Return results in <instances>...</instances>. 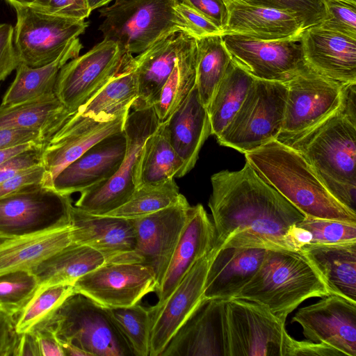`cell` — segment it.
Returning <instances> with one entry per match:
<instances>
[{"label":"cell","instance_id":"obj_20","mask_svg":"<svg viewBox=\"0 0 356 356\" xmlns=\"http://www.w3.org/2000/svg\"><path fill=\"white\" fill-rule=\"evenodd\" d=\"M72 242L99 252L106 263H138L133 219L97 216L73 206L71 213Z\"/></svg>","mask_w":356,"mask_h":356},{"label":"cell","instance_id":"obj_39","mask_svg":"<svg viewBox=\"0 0 356 356\" xmlns=\"http://www.w3.org/2000/svg\"><path fill=\"white\" fill-rule=\"evenodd\" d=\"M181 195L174 179L159 184H143L136 188L124 204L104 216L140 218L174 204Z\"/></svg>","mask_w":356,"mask_h":356},{"label":"cell","instance_id":"obj_32","mask_svg":"<svg viewBox=\"0 0 356 356\" xmlns=\"http://www.w3.org/2000/svg\"><path fill=\"white\" fill-rule=\"evenodd\" d=\"M71 115L54 92L50 93L16 105H0V129L37 130L43 134L45 143Z\"/></svg>","mask_w":356,"mask_h":356},{"label":"cell","instance_id":"obj_50","mask_svg":"<svg viewBox=\"0 0 356 356\" xmlns=\"http://www.w3.org/2000/svg\"><path fill=\"white\" fill-rule=\"evenodd\" d=\"M179 1L209 19L222 31L223 35L229 16L228 6L225 0H179Z\"/></svg>","mask_w":356,"mask_h":356},{"label":"cell","instance_id":"obj_29","mask_svg":"<svg viewBox=\"0 0 356 356\" xmlns=\"http://www.w3.org/2000/svg\"><path fill=\"white\" fill-rule=\"evenodd\" d=\"M300 250L321 274L331 293L356 301V241L307 244Z\"/></svg>","mask_w":356,"mask_h":356},{"label":"cell","instance_id":"obj_48","mask_svg":"<svg viewBox=\"0 0 356 356\" xmlns=\"http://www.w3.org/2000/svg\"><path fill=\"white\" fill-rule=\"evenodd\" d=\"M32 6L49 13L77 19H85L91 13L87 0H37Z\"/></svg>","mask_w":356,"mask_h":356},{"label":"cell","instance_id":"obj_14","mask_svg":"<svg viewBox=\"0 0 356 356\" xmlns=\"http://www.w3.org/2000/svg\"><path fill=\"white\" fill-rule=\"evenodd\" d=\"M286 84L284 119L277 140L310 130L341 107L343 83L321 75L309 67Z\"/></svg>","mask_w":356,"mask_h":356},{"label":"cell","instance_id":"obj_15","mask_svg":"<svg viewBox=\"0 0 356 356\" xmlns=\"http://www.w3.org/2000/svg\"><path fill=\"white\" fill-rule=\"evenodd\" d=\"M129 111L130 109L108 118L72 113L44 143V186L53 188L54 179L67 165L103 138L123 131Z\"/></svg>","mask_w":356,"mask_h":356},{"label":"cell","instance_id":"obj_40","mask_svg":"<svg viewBox=\"0 0 356 356\" xmlns=\"http://www.w3.org/2000/svg\"><path fill=\"white\" fill-rule=\"evenodd\" d=\"M131 346L135 356H149L152 314L138 303L126 307L106 308Z\"/></svg>","mask_w":356,"mask_h":356},{"label":"cell","instance_id":"obj_27","mask_svg":"<svg viewBox=\"0 0 356 356\" xmlns=\"http://www.w3.org/2000/svg\"><path fill=\"white\" fill-rule=\"evenodd\" d=\"M227 6L229 16L223 35L269 41L296 38L304 31L300 21L287 12L250 5L242 0L229 1Z\"/></svg>","mask_w":356,"mask_h":356},{"label":"cell","instance_id":"obj_58","mask_svg":"<svg viewBox=\"0 0 356 356\" xmlns=\"http://www.w3.org/2000/svg\"><path fill=\"white\" fill-rule=\"evenodd\" d=\"M39 143H27L10 148L0 149V165L13 156L28 149Z\"/></svg>","mask_w":356,"mask_h":356},{"label":"cell","instance_id":"obj_17","mask_svg":"<svg viewBox=\"0 0 356 356\" xmlns=\"http://www.w3.org/2000/svg\"><path fill=\"white\" fill-rule=\"evenodd\" d=\"M191 205L181 194L174 204L133 219L139 264L150 268L159 288L188 216ZM155 291V292H156Z\"/></svg>","mask_w":356,"mask_h":356},{"label":"cell","instance_id":"obj_43","mask_svg":"<svg viewBox=\"0 0 356 356\" xmlns=\"http://www.w3.org/2000/svg\"><path fill=\"white\" fill-rule=\"evenodd\" d=\"M297 226L312 236L309 244H332L356 241V222L305 216Z\"/></svg>","mask_w":356,"mask_h":356},{"label":"cell","instance_id":"obj_34","mask_svg":"<svg viewBox=\"0 0 356 356\" xmlns=\"http://www.w3.org/2000/svg\"><path fill=\"white\" fill-rule=\"evenodd\" d=\"M184 162L172 147L163 123L145 140L135 175L136 187L181 177Z\"/></svg>","mask_w":356,"mask_h":356},{"label":"cell","instance_id":"obj_24","mask_svg":"<svg viewBox=\"0 0 356 356\" xmlns=\"http://www.w3.org/2000/svg\"><path fill=\"white\" fill-rule=\"evenodd\" d=\"M301 42L313 70L341 83H356V38L316 25L302 31Z\"/></svg>","mask_w":356,"mask_h":356},{"label":"cell","instance_id":"obj_19","mask_svg":"<svg viewBox=\"0 0 356 356\" xmlns=\"http://www.w3.org/2000/svg\"><path fill=\"white\" fill-rule=\"evenodd\" d=\"M225 300L202 298L160 356H229Z\"/></svg>","mask_w":356,"mask_h":356},{"label":"cell","instance_id":"obj_22","mask_svg":"<svg viewBox=\"0 0 356 356\" xmlns=\"http://www.w3.org/2000/svg\"><path fill=\"white\" fill-rule=\"evenodd\" d=\"M126 149L123 131L108 136L60 171L54 179L52 187L70 195L106 181L120 168Z\"/></svg>","mask_w":356,"mask_h":356},{"label":"cell","instance_id":"obj_6","mask_svg":"<svg viewBox=\"0 0 356 356\" xmlns=\"http://www.w3.org/2000/svg\"><path fill=\"white\" fill-rule=\"evenodd\" d=\"M287 91L286 83L255 79L240 108L216 138L218 143L245 154L277 139Z\"/></svg>","mask_w":356,"mask_h":356},{"label":"cell","instance_id":"obj_37","mask_svg":"<svg viewBox=\"0 0 356 356\" xmlns=\"http://www.w3.org/2000/svg\"><path fill=\"white\" fill-rule=\"evenodd\" d=\"M138 96V81L133 58L126 68L75 113L97 118L115 117L131 109Z\"/></svg>","mask_w":356,"mask_h":356},{"label":"cell","instance_id":"obj_12","mask_svg":"<svg viewBox=\"0 0 356 356\" xmlns=\"http://www.w3.org/2000/svg\"><path fill=\"white\" fill-rule=\"evenodd\" d=\"M70 195L43 184L0 197V234L18 237L71 225Z\"/></svg>","mask_w":356,"mask_h":356},{"label":"cell","instance_id":"obj_47","mask_svg":"<svg viewBox=\"0 0 356 356\" xmlns=\"http://www.w3.org/2000/svg\"><path fill=\"white\" fill-rule=\"evenodd\" d=\"M44 144L39 143L8 159L0 165V183L19 172L42 164Z\"/></svg>","mask_w":356,"mask_h":356},{"label":"cell","instance_id":"obj_35","mask_svg":"<svg viewBox=\"0 0 356 356\" xmlns=\"http://www.w3.org/2000/svg\"><path fill=\"white\" fill-rule=\"evenodd\" d=\"M254 78L232 60L207 108L211 135L218 138L242 105Z\"/></svg>","mask_w":356,"mask_h":356},{"label":"cell","instance_id":"obj_10","mask_svg":"<svg viewBox=\"0 0 356 356\" xmlns=\"http://www.w3.org/2000/svg\"><path fill=\"white\" fill-rule=\"evenodd\" d=\"M159 124L154 106L129 111L123 127L127 149L120 168L106 181L81 192L74 207L104 216L124 204L136 188V167L144 143Z\"/></svg>","mask_w":356,"mask_h":356},{"label":"cell","instance_id":"obj_4","mask_svg":"<svg viewBox=\"0 0 356 356\" xmlns=\"http://www.w3.org/2000/svg\"><path fill=\"white\" fill-rule=\"evenodd\" d=\"M179 0H115L99 10V26L104 40L124 51L140 54L159 40L177 31L186 32L175 10Z\"/></svg>","mask_w":356,"mask_h":356},{"label":"cell","instance_id":"obj_28","mask_svg":"<svg viewBox=\"0 0 356 356\" xmlns=\"http://www.w3.org/2000/svg\"><path fill=\"white\" fill-rule=\"evenodd\" d=\"M163 124L172 147L184 162L181 177H184L194 168L201 147L211 135L208 112L195 85Z\"/></svg>","mask_w":356,"mask_h":356},{"label":"cell","instance_id":"obj_55","mask_svg":"<svg viewBox=\"0 0 356 356\" xmlns=\"http://www.w3.org/2000/svg\"><path fill=\"white\" fill-rule=\"evenodd\" d=\"M31 331L37 338L40 355L65 356L61 345L52 331L42 327H35Z\"/></svg>","mask_w":356,"mask_h":356},{"label":"cell","instance_id":"obj_13","mask_svg":"<svg viewBox=\"0 0 356 356\" xmlns=\"http://www.w3.org/2000/svg\"><path fill=\"white\" fill-rule=\"evenodd\" d=\"M222 39L232 60L256 79L286 83L309 68L301 35L269 41L238 35Z\"/></svg>","mask_w":356,"mask_h":356},{"label":"cell","instance_id":"obj_59","mask_svg":"<svg viewBox=\"0 0 356 356\" xmlns=\"http://www.w3.org/2000/svg\"><path fill=\"white\" fill-rule=\"evenodd\" d=\"M65 356H90L88 353L70 341H59Z\"/></svg>","mask_w":356,"mask_h":356},{"label":"cell","instance_id":"obj_60","mask_svg":"<svg viewBox=\"0 0 356 356\" xmlns=\"http://www.w3.org/2000/svg\"><path fill=\"white\" fill-rule=\"evenodd\" d=\"M113 0H87L88 5L91 12L98 8L106 6Z\"/></svg>","mask_w":356,"mask_h":356},{"label":"cell","instance_id":"obj_1","mask_svg":"<svg viewBox=\"0 0 356 356\" xmlns=\"http://www.w3.org/2000/svg\"><path fill=\"white\" fill-rule=\"evenodd\" d=\"M209 200L216 240L213 249L254 248L298 250L293 234L305 215L246 161L239 170L211 177Z\"/></svg>","mask_w":356,"mask_h":356},{"label":"cell","instance_id":"obj_30","mask_svg":"<svg viewBox=\"0 0 356 356\" xmlns=\"http://www.w3.org/2000/svg\"><path fill=\"white\" fill-rule=\"evenodd\" d=\"M72 243L71 225L14 237L0 245V275L31 270Z\"/></svg>","mask_w":356,"mask_h":356},{"label":"cell","instance_id":"obj_9","mask_svg":"<svg viewBox=\"0 0 356 356\" xmlns=\"http://www.w3.org/2000/svg\"><path fill=\"white\" fill-rule=\"evenodd\" d=\"M134 56L103 39L88 51L67 61L59 70L54 94L70 113L90 100L126 68Z\"/></svg>","mask_w":356,"mask_h":356},{"label":"cell","instance_id":"obj_52","mask_svg":"<svg viewBox=\"0 0 356 356\" xmlns=\"http://www.w3.org/2000/svg\"><path fill=\"white\" fill-rule=\"evenodd\" d=\"M20 337L15 318L0 311V356H17Z\"/></svg>","mask_w":356,"mask_h":356},{"label":"cell","instance_id":"obj_49","mask_svg":"<svg viewBox=\"0 0 356 356\" xmlns=\"http://www.w3.org/2000/svg\"><path fill=\"white\" fill-rule=\"evenodd\" d=\"M19 63L14 44V27L0 23V81L16 70Z\"/></svg>","mask_w":356,"mask_h":356},{"label":"cell","instance_id":"obj_53","mask_svg":"<svg viewBox=\"0 0 356 356\" xmlns=\"http://www.w3.org/2000/svg\"><path fill=\"white\" fill-rule=\"evenodd\" d=\"M316 172L330 193L340 203L355 211L356 185L338 181L320 172Z\"/></svg>","mask_w":356,"mask_h":356},{"label":"cell","instance_id":"obj_8","mask_svg":"<svg viewBox=\"0 0 356 356\" xmlns=\"http://www.w3.org/2000/svg\"><path fill=\"white\" fill-rule=\"evenodd\" d=\"M229 356H294L297 340L285 323L252 301L225 300Z\"/></svg>","mask_w":356,"mask_h":356},{"label":"cell","instance_id":"obj_31","mask_svg":"<svg viewBox=\"0 0 356 356\" xmlns=\"http://www.w3.org/2000/svg\"><path fill=\"white\" fill-rule=\"evenodd\" d=\"M82 48L76 38L72 40L60 55L49 64L31 67L19 63L15 77L3 95L1 105H16L54 93L59 70L67 61L78 56Z\"/></svg>","mask_w":356,"mask_h":356},{"label":"cell","instance_id":"obj_44","mask_svg":"<svg viewBox=\"0 0 356 356\" xmlns=\"http://www.w3.org/2000/svg\"><path fill=\"white\" fill-rule=\"evenodd\" d=\"M253 6L275 9L293 14L304 30L318 25L325 15L323 0H242Z\"/></svg>","mask_w":356,"mask_h":356},{"label":"cell","instance_id":"obj_62","mask_svg":"<svg viewBox=\"0 0 356 356\" xmlns=\"http://www.w3.org/2000/svg\"><path fill=\"white\" fill-rule=\"evenodd\" d=\"M14 237L8 236L3 234H0V245L3 244L6 241L13 238Z\"/></svg>","mask_w":356,"mask_h":356},{"label":"cell","instance_id":"obj_23","mask_svg":"<svg viewBox=\"0 0 356 356\" xmlns=\"http://www.w3.org/2000/svg\"><path fill=\"white\" fill-rule=\"evenodd\" d=\"M216 231L213 222L201 204L190 207L188 216L173 252L162 282L156 293L159 308L195 263L213 248Z\"/></svg>","mask_w":356,"mask_h":356},{"label":"cell","instance_id":"obj_21","mask_svg":"<svg viewBox=\"0 0 356 356\" xmlns=\"http://www.w3.org/2000/svg\"><path fill=\"white\" fill-rule=\"evenodd\" d=\"M212 250L199 259L179 284L152 314L149 356H160L180 326L203 298Z\"/></svg>","mask_w":356,"mask_h":356},{"label":"cell","instance_id":"obj_63","mask_svg":"<svg viewBox=\"0 0 356 356\" xmlns=\"http://www.w3.org/2000/svg\"><path fill=\"white\" fill-rule=\"evenodd\" d=\"M227 1V3H229V1H236V0H225Z\"/></svg>","mask_w":356,"mask_h":356},{"label":"cell","instance_id":"obj_54","mask_svg":"<svg viewBox=\"0 0 356 356\" xmlns=\"http://www.w3.org/2000/svg\"><path fill=\"white\" fill-rule=\"evenodd\" d=\"M31 142L44 144V136L43 134L30 129H0V149Z\"/></svg>","mask_w":356,"mask_h":356},{"label":"cell","instance_id":"obj_36","mask_svg":"<svg viewBox=\"0 0 356 356\" xmlns=\"http://www.w3.org/2000/svg\"><path fill=\"white\" fill-rule=\"evenodd\" d=\"M222 35L196 39L195 86L207 108L231 61Z\"/></svg>","mask_w":356,"mask_h":356},{"label":"cell","instance_id":"obj_61","mask_svg":"<svg viewBox=\"0 0 356 356\" xmlns=\"http://www.w3.org/2000/svg\"><path fill=\"white\" fill-rule=\"evenodd\" d=\"M13 8L32 6L37 0H6Z\"/></svg>","mask_w":356,"mask_h":356},{"label":"cell","instance_id":"obj_45","mask_svg":"<svg viewBox=\"0 0 356 356\" xmlns=\"http://www.w3.org/2000/svg\"><path fill=\"white\" fill-rule=\"evenodd\" d=\"M325 15L319 26L356 38V0H323Z\"/></svg>","mask_w":356,"mask_h":356},{"label":"cell","instance_id":"obj_57","mask_svg":"<svg viewBox=\"0 0 356 356\" xmlns=\"http://www.w3.org/2000/svg\"><path fill=\"white\" fill-rule=\"evenodd\" d=\"M22 355H40L37 338L32 331L21 334L17 356Z\"/></svg>","mask_w":356,"mask_h":356},{"label":"cell","instance_id":"obj_56","mask_svg":"<svg viewBox=\"0 0 356 356\" xmlns=\"http://www.w3.org/2000/svg\"><path fill=\"white\" fill-rule=\"evenodd\" d=\"M341 356V353L333 348L322 343H313L309 341H297L294 356Z\"/></svg>","mask_w":356,"mask_h":356},{"label":"cell","instance_id":"obj_16","mask_svg":"<svg viewBox=\"0 0 356 356\" xmlns=\"http://www.w3.org/2000/svg\"><path fill=\"white\" fill-rule=\"evenodd\" d=\"M74 293H81L105 308L126 307L155 292L152 270L138 263H104L79 277Z\"/></svg>","mask_w":356,"mask_h":356},{"label":"cell","instance_id":"obj_3","mask_svg":"<svg viewBox=\"0 0 356 356\" xmlns=\"http://www.w3.org/2000/svg\"><path fill=\"white\" fill-rule=\"evenodd\" d=\"M330 293L321 274L300 250H267L257 273L233 298L261 305L285 323L306 300Z\"/></svg>","mask_w":356,"mask_h":356},{"label":"cell","instance_id":"obj_2","mask_svg":"<svg viewBox=\"0 0 356 356\" xmlns=\"http://www.w3.org/2000/svg\"><path fill=\"white\" fill-rule=\"evenodd\" d=\"M245 156L305 216L356 222V212L337 200L314 168L291 147L275 139Z\"/></svg>","mask_w":356,"mask_h":356},{"label":"cell","instance_id":"obj_46","mask_svg":"<svg viewBox=\"0 0 356 356\" xmlns=\"http://www.w3.org/2000/svg\"><path fill=\"white\" fill-rule=\"evenodd\" d=\"M175 8L184 22L186 32L194 38L200 39L211 35H222V31L216 25L193 8L179 1Z\"/></svg>","mask_w":356,"mask_h":356},{"label":"cell","instance_id":"obj_18","mask_svg":"<svg viewBox=\"0 0 356 356\" xmlns=\"http://www.w3.org/2000/svg\"><path fill=\"white\" fill-rule=\"evenodd\" d=\"M291 321L301 325L307 341L356 356V301L330 293L299 309Z\"/></svg>","mask_w":356,"mask_h":356},{"label":"cell","instance_id":"obj_5","mask_svg":"<svg viewBox=\"0 0 356 356\" xmlns=\"http://www.w3.org/2000/svg\"><path fill=\"white\" fill-rule=\"evenodd\" d=\"M35 327L49 329L59 341H70L90 356H135L106 308L79 293Z\"/></svg>","mask_w":356,"mask_h":356},{"label":"cell","instance_id":"obj_33","mask_svg":"<svg viewBox=\"0 0 356 356\" xmlns=\"http://www.w3.org/2000/svg\"><path fill=\"white\" fill-rule=\"evenodd\" d=\"M106 263L93 248L72 242L35 266L31 271L39 287L72 284L81 276Z\"/></svg>","mask_w":356,"mask_h":356},{"label":"cell","instance_id":"obj_38","mask_svg":"<svg viewBox=\"0 0 356 356\" xmlns=\"http://www.w3.org/2000/svg\"><path fill=\"white\" fill-rule=\"evenodd\" d=\"M195 54L196 39H194L179 57L154 105L160 123L170 118L195 86Z\"/></svg>","mask_w":356,"mask_h":356},{"label":"cell","instance_id":"obj_26","mask_svg":"<svg viewBox=\"0 0 356 356\" xmlns=\"http://www.w3.org/2000/svg\"><path fill=\"white\" fill-rule=\"evenodd\" d=\"M266 250L238 247L212 249L203 298H233L257 273Z\"/></svg>","mask_w":356,"mask_h":356},{"label":"cell","instance_id":"obj_11","mask_svg":"<svg viewBox=\"0 0 356 356\" xmlns=\"http://www.w3.org/2000/svg\"><path fill=\"white\" fill-rule=\"evenodd\" d=\"M14 44L20 63L38 67L55 60L67 44L83 33L84 19L54 15L34 6H19Z\"/></svg>","mask_w":356,"mask_h":356},{"label":"cell","instance_id":"obj_25","mask_svg":"<svg viewBox=\"0 0 356 356\" xmlns=\"http://www.w3.org/2000/svg\"><path fill=\"white\" fill-rule=\"evenodd\" d=\"M194 39L186 32H174L134 57L138 96L133 109L154 106L179 57Z\"/></svg>","mask_w":356,"mask_h":356},{"label":"cell","instance_id":"obj_51","mask_svg":"<svg viewBox=\"0 0 356 356\" xmlns=\"http://www.w3.org/2000/svg\"><path fill=\"white\" fill-rule=\"evenodd\" d=\"M46 170L42 164L33 166L0 183V197L29 186L44 184Z\"/></svg>","mask_w":356,"mask_h":356},{"label":"cell","instance_id":"obj_42","mask_svg":"<svg viewBox=\"0 0 356 356\" xmlns=\"http://www.w3.org/2000/svg\"><path fill=\"white\" fill-rule=\"evenodd\" d=\"M39 287L35 275L20 270L0 275V311L16 317Z\"/></svg>","mask_w":356,"mask_h":356},{"label":"cell","instance_id":"obj_41","mask_svg":"<svg viewBox=\"0 0 356 356\" xmlns=\"http://www.w3.org/2000/svg\"><path fill=\"white\" fill-rule=\"evenodd\" d=\"M73 293L74 291L72 284H56L38 288L15 317V328L17 333L23 334L31 331Z\"/></svg>","mask_w":356,"mask_h":356},{"label":"cell","instance_id":"obj_7","mask_svg":"<svg viewBox=\"0 0 356 356\" xmlns=\"http://www.w3.org/2000/svg\"><path fill=\"white\" fill-rule=\"evenodd\" d=\"M279 141L298 152L315 170L356 185V120L341 105L310 130Z\"/></svg>","mask_w":356,"mask_h":356}]
</instances>
